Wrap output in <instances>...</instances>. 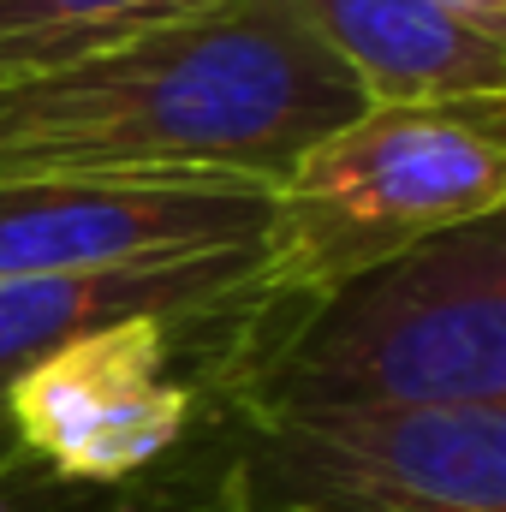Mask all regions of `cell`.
I'll return each instance as SVG.
<instances>
[{
  "mask_svg": "<svg viewBox=\"0 0 506 512\" xmlns=\"http://www.w3.org/2000/svg\"><path fill=\"white\" fill-rule=\"evenodd\" d=\"M364 90L292 0H209L102 54L0 78L6 179H167L274 191Z\"/></svg>",
  "mask_w": 506,
  "mask_h": 512,
  "instance_id": "obj_1",
  "label": "cell"
},
{
  "mask_svg": "<svg viewBox=\"0 0 506 512\" xmlns=\"http://www.w3.org/2000/svg\"><path fill=\"white\" fill-rule=\"evenodd\" d=\"M256 417L352 405H506V227H447L310 292L256 364Z\"/></svg>",
  "mask_w": 506,
  "mask_h": 512,
  "instance_id": "obj_2",
  "label": "cell"
},
{
  "mask_svg": "<svg viewBox=\"0 0 506 512\" xmlns=\"http://www.w3.org/2000/svg\"><path fill=\"white\" fill-rule=\"evenodd\" d=\"M506 96L364 108L274 185L262 286L322 292L447 227L501 215Z\"/></svg>",
  "mask_w": 506,
  "mask_h": 512,
  "instance_id": "obj_3",
  "label": "cell"
},
{
  "mask_svg": "<svg viewBox=\"0 0 506 512\" xmlns=\"http://www.w3.org/2000/svg\"><path fill=\"white\" fill-rule=\"evenodd\" d=\"M286 512H506V405H352L256 417Z\"/></svg>",
  "mask_w": 506,
  "mask_h": 512,
  "instance_id": "obj_4",
  "label": "cell"
},
{
  "mask_svg": "<svg viewBox=\"0 0 506 512\" xmlns=\"http://www.w3.org/2000/svg\"><path fill=\"white\" fill-rule=\"evenodd\" d=\"M274 191L262 185H167V179H6L0 185V280L102 274L173 256L262 245Z\"/></svg>",
  "mask_w": 506,
  "mask_h": 512,
  "instance_id": "obj_5",
  "label": "cell"
},
{
  "mask_svg": "<svg viewBox=\"0 0 506 512\" xmlns=\"http://www.w3.org/2000/svg\"><path fill=\"white\" fill-rule=\"evenodd\" d=\"M167 328L114 322L24 364L6 393L18 441L66 483H126L191 423V393L167 376Z\"/></svg>",
  "mask_w": 506,
  "mask_h": 512,
  "instance_id": "obj_6",
  "label": "cell"
},
{
  "mask_svg": "<svg viewBox=\"0 0 506 512\" xmlns=\"http://www.w3.org/2000/svg\"><path fill=\"white\" fill-rule=\"evenodd\" d=\"M268 298L262 286V245L173 256L143 268H102V274H18L0 280V387L24 364L48 358L54 346L114 328V322H191L233 304Z\"/></svg>",
  "mask_w": 506,
  "mask_h": 512,
  "instance_id": "obj_7",
  "label": "cell"
},
{
  "mask_svg": "<svg viewBox=\"0 0 506 512\" xmlns=\"http://www.w3.org/2000/svg\"><path fill=\"white\" fill-rule=\"evenodd\" d=\"M364 102H471L506 96V36L441 0H292Z\"/></svg>",
  "mask_w": 506,
  "mask_h": 512,
  "instance_id": "obj_8",
  "label": "cell"
},
{
  "mask_svg": "<svg viewBox=\"0 0 506 512\" xmlns=\"http://www.w3.org/2000/svg\"><path fill=\"white\" fill-rule=\"evenodd\" d=\"M209 0H0V78L102 54Z\"/></svg>",
  "mask_w": 506,
  "mask_h": 512,
  "instance_id": "obj_9",
  "label": "cell"
},
{
  "mask_svg": "<svg viewBox=\"0 0 506 512\" xmlns=\"http://www.w3.org/2000/svg\"><path fill=\"white\" fill-rule=\"evenodd\" d=\"M441 6H453L459 18H471V24H483V30L506 36V0H441Z\"/></svg>",
  "mask_w": 506,
  "mask_h": 512,
  "instance_id": "obj_10",
  "label": "cell"
}]
</instances>
